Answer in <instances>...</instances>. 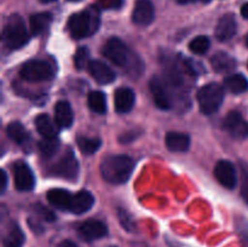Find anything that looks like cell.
<instances>
[{
  "mask_svg": "<svg viewBox=\"0 0 248 247\" xmlns=\"http://www.w3.org/2000/svg\"><path fill=\"white\" fill-rule=\"evenodd\" d=\"M52 22V15L50 12H39L31 16V31L33 35H41L45 33Z\"/></svg>",
  "mask_w": 248,
  "mask_h": 247,
  "instance_id": "24",
  "label": "cell"
},
{
  "mask_svg": "<svg viewBox=\"0 0 248 247\" xmlns=\"http://www.w3.org/2000/svg\"><path fill=\"white\" fill-rule=\"evenodd\" d=\"M155 9L152 0H137L132 11L133 23L138 26H148L154 21Z\"/></svg>",
  "mask_w": 248,
  "mask_h": 247,
  "instance_id": "13",
  "label": "cell"
},
{
  "mask_svg": "<svg viewBox=\"0 0 248 247\" xmlns=\"http://www.w3.org/2000/svg\"><path fill=\"white\" fill-rule=\"evenodd\" d=\"M240 169H241V195L244 200L248 205V165L246 162H240Z\"/></svg>",
  "mask_w": 248,
  "mask_h": 247,
  "instance_id": "32",
  "label": "cell"
},
{
  "mask_svg": "<svg viewBox=\"0 0 248 247\" xmlns=\"http://www.w3.org/2000/svg\"><path fill=\"white\" fill-rule=\"evenodd\" d=\"M137 133H138L137 131L126 132V133H124L120 138H119V140H120L121 143H130V142H132L133 139H136V138H137Z\"/></svg>",
  "mask_w": 248,
  "mask_h": 247,
  "instance_id": "36",
  "label": "cell"
},
{
  "mask_svg": "<svg viewBox=\"0 0 248 247\" xmlns=\"http://www.w3.org/2000/svg\"><path fill=\"white\" fill-rule=\"evenodd\" d=\"M211 46V41L207 36L199 35L190 41L189 44V50L195 55H205Z\"/></svg>",
  "mask_w": 248,
  "mask_h": 247,
  "instance_id": "30",
  "label": "cell"
},
{
  "mask_svg": "<svg viewBox=\"0 0 248 247\" xmlns=\"http://www.w3.org/2000/svg\"><path fill=\"white\" fill-rule=\"evenodd\" d=\"M6 133L10 139L14 140L17 144H26L29 140V135L27 132L26 127L18 121H14V123L9 124V126L6 127Z\"/></svg>",
  "mask_w": 248,
  "mask_h": 247,
  "instance_id": "26",
  "label": "cell"
},
{
  "mask_svg": "<svg viewBox=\"0 0 248 247\" xmlns=\"http://www.w3.org/2000/svg\"><path fill=\"white\" fill-rule=\"evenodd\" d=\"M55 121L58 127L68 128L73 125L74 114L72 106L67 101H60L55 106Z\"/></svg>",
  "mask_w": 248,
  "mask_h": 247,
  "instance_id": "18",
  "label": "cell"
},
{
  "mask_svg": "<svg viewBox=\"0 0 248 247\" xmlns=\"http://www.w3.org/2000/svg\"><path fill=\"white\" fill-rule=\"evenodd\" d=\"M165 142L166 147L174 153H186L190 147V137L182 132H169Z\"/></svg>",
  "mask_w": 248,
  "mask_h": 247,
  "instance_id": "20",
  "label": "cell"
},
{
  "mask_svg": "<svg viewBox=\"0 0 248 247\" xmlns=\"http://www.w3.org/2000/svg\"><path fill=\"white\" fill-rule=\"evenodd\" d=\"M101 24V11L98 6H90L72 15L68 21V31L73 39H85L93 35Z\"/></svg>",
  "mask_w": 248,
  "mask_h": 247,
  "instance_id": "2",
  "label": "cell"
},
{
  "mask_svg": "<svg viewBox=\"0 0 248 247\" xmlns=\"http://www.w3.org/2000/svg\"><path fill=\"white\" fill-rule=\"evenodd\" d=\"M2 44L9 50H18L29 41V34L23 18L19 15H11L2 27Z\"/></svg>",
  "mask_w": 248,
  "mask_h": 247,
  "instance_id": "4",
  "label": "cell"
},
{
  "mask_svg": "<svg viewBox=\"0 0 248 247\" xmlns=\"http://www.w3.org/2000/svg\"><path fill=\"white\" fill-rule=\"evenodd\" d=\"M215 177L220 185L224 188L232 189L237 184V173L235 166L229 160H219L215 166Z\"/></svg>",
  "mask_w": 248,
  "mask_h": 247,
  "instance_id": "11",
  "label": "cell"
},
{
  "mask_svg": "<svg viewBox=\"0 0 248 247\" xmlns=\"http://www.w3.org/2000/svg\"><path fill=\"white\" fill-rule=\"evenodd\" d=\"M177 1H178V4L186 5V4H193V2H196V1H201V2H210L211 0H177Z\"/></svg>",
  "mask_w": 248,
  "mask_h": 247,
  "instance_id": "39",
  "label": "cell"
},
{
  "mask_svg": "<svg viewBox=\"0 0 248 247\" xmlns=\"http://www.w3.org/2000/svg\"><path fill=\"white\" fill-rule=\"evenodd\" d=\"M223 127L230 133V136L236 139H244L248 137V121L236 110H232L225 116L223 121Z\"/></svg>",
  "mask_w": 248,
  "mask_h": 247,
  "instance_id": "10",
  "label": "cell"
},
{
  "mask_svg": "<svg viewBox=\"0 0 248 247\" xmlns=\"http://www.w3.org/2000/svg\"><path fill=\"white\" fill-rule=\"evenodd\" d=\"M102 9L118 10L124 5V0H99Z\"/></svg>",
  "mask_w": 248,
  "mask_h": 247,
  "instance_id": "35",
  "label": "cell"
},
{
  "mask_svg": "<svg viewBox=\"0 0 248 247\" xmlns=\"http://www.w3.org/2000/svg\"><path fill=\"white\" fill-rule=\"evenodd\" d=\"M24 237L23 232L19 228L17 223L12 222L9 224L6 232H5L4 237H2V246L4 247H22L24 244Z\"/></svg>",
  "mask_w": 248,
  "mask_h": 247,
  "instance_id": "22",
  "label": "cell"
},
{
  "mask_svg": "<svg viewBox=\"0 0 248 247\" xmlns=\"http://www.w3.org/2000/svg\"><path fill=\"white\" fill-rule=\"evenodd\" d=\"M241 237L244 247H248V230H245V232H241Z\"/></svg>",
  "mask_w": 248,
  "mask_h": 247,
  "instance_id": "40",
  "label": "cell"
},
{
  "mask_svg": "<svg viewBox=\"0 0 248 247\" xmlns=\"http://www.w3.org/2000/svg\"><path fill=\"white\" fill-rule=\"evenodd\" d=\"M90 62H91V61H90L89 48L86 47L78 48V51L75 52V56H74V63L77 69L82 70L85 69V68H89Z\"/></svg>",
  "mask_w": 248,
  "mask_h": 247,
  "instance_id": "31",
  "label": "cell"
},
{
  "mask_svg": "<svg viewBox=\"0 0 248 247\" xmlns=\"http://www.w3.org/2000/svg\"><path fill=\"white\" fill-rule=\"evenodd\" d=\"M87 106L93 113L96 114H106L107 111V98L106 94L102 91H92L90 92L87 97Z\"/></svg>",
  "mask_w": 248,
  "mask_h": 247,
  "instance_id": "27",
  "label": "cell"
},
{
  "mask_svg": "<svg viewBox=\"0 0 248 247\" xmlns=\"http://www.w3.org/2000/svg\"><path fill=\"white\" fill-rule=\"evenodd\" d=\"M170 244H171V246H172V247H183V246H182V245L177 244L176 241H173V242H170Z\"/></svg>",
  "mask_w": 248,
  "mask_h": 247,
  "instance_id": "42",
  "label": "cell"
},
{
  "mask_svg": "<svg viewBox=\"0 0 248 247\" xmlns=\"http://www.w3.org/2000/svg\"><path fill=\"white\" fill-rule=\"evenodd\" d=\"M68 1H79V0H68Z\"/></svg>",
  "mask_w": 248,
  "mask_h": 247,
  "instance_id": "45",
  "label": "cell"
},
{
  "mask_svg": "<svg viewBox=\"0 0 248 247\" xmlns=\"http://www.w3.org/2000/svg\"><path fill=\"white\" fill-rule=\"evenodd\" d=\"M241 15L244 18L248 19V2H246V4H244L241 6Z\"/></svg>",
  "mask_w": 248,
  "mask_h": 247,
  "instance_id": "41",
  "label": "cell"
},
{
  "mask_svg": "<svg viewBox=\"0 0 248 247\" xmlns=\"http://www.w3.org/2000/svg\"><path fill=\"white\" fill-rule=\"evenodd\" d=\"M135 169V161L127 155H109L101 164V173L104 181L110 184H124L130 179Z\"/></svg>",
  "mask_w": 248,
  "mask_h": 247,
  "instance_id": "3",
  "label": "cell"
},
{
  "mask_svg": "<svg viewBox=\"0 0 248 247\" xmlns=\"http://www.w3.org/2000/svg\"><path fill=\"white\" fill-rule=\"evenodd\" d=\"M78 232L84 241L91 242L106 236L108 234V227L102 220L89 219L80 225Z\"/></svg>",
  "mask_w": 248,
  "mask_h": 247,
  "instance_id": "12",
  "label": "cell"
},
{
  "mask_svg": "<svg viewBox=\"0 0 248 247\" xmlns=\"http://www.w3.org/2000/svg\"><path fill=\"white\" fill-rule=\"evenodd\" d=\"M77 143L82 154L92 155L101 148L102 140L99 138H90L80 136V137L77 138Z\"/></svg>",
  "mask_w": 248,
  "mask_h": 247,
  "instance_id": "28",
  "label": "cell"
},
{
  "mask_svg": "<svg viewBox=\"0 0 248 247\" xmlns=\"http://www.w3.org/2000/svg\"><path fill=\"white\" fill-rule=\"evenodd\" d=\"M149 89L152 92L153 99L155 102V106L160 109H164V110L173 108L176 106L174 104L176 98L181 97L182 99H184V97H186L182 92L177 91L173 87L170 86L169 82L162 77H153L149 82Z\"/></svg>",
  "mask_w": 248,
  "mask_h": 247,
  "instance_id": "5",
  "label": "cell"
},
{
  "mask_svg": "<svg viewBox=\"0 0 248 247\" xmlns=\"http://www.w3.org/2000/svg\"><path fill=\"white\" fill-rule=\"evenodd\" d=\"M60 149V140L57 138H44L39 143V150L45 159H50Z\"/></svg>",
  "mask_w": 248,
  "mask_h": 247,
  "instance_id": "29",
  "label": "cell"
},
{
  "mask_svg": "<svg viewBox=\"0 0 248 247\" xmlns=\"http://www.w3.org/2000/svg\"><path fill=\"white\" fill-rule=\"evenodd\" d=\"M246 45H247V47H248V34H247V36H246Z\"/></svg>",
  "mask_w": 248,
  "mask_h": 247,
  "instance_id": "44",
  "label": "cell"
},
{
  "mask_svg": "<svg viewBox=\"0 0 248 247\" xmlns=\"http://www.w3.org/2000/svg\"><path fill=\"white\" fill-rule=\"evenodd\" d=\"M34 212L41 218V219L46 220V222H53L56 219V215L51 210H48L45 206L40 205V203H36L34 205Z\"/></svg>",
  "mask_w": 248,
  "mask_h": 247,
  "instance_id": "33",
  "label": "cell"
},
{
  "mask_svg": "<svg viewBox=\"0 0 248 247\" xmlns=\"http://www.w3.org/2000/svg\"><path fill=\"white\" fill-rule=\"evenodd\" d=\"M104 57L108 58L111 63L123 68L131 77H138L143 73L144 65L142 60L136 55L121 39L110 38L102 48Z\"/></svg>",
  "mask_w": 248,
  "mask_h": 247,
  "instance_id": "1",
  "label": "cell"
},
{
  "mask_svg": "<svg viewBox=\"0 0 248 247\" xmlns=\"http://www.w3.org/2000/svg\"><path fill=\"white\" fill-rule=\"evenodd\" d=\"M58 247H78V245L74 241H70V240H64V241L58 245Z\"/></svg>",
  "mask_w": 248,
  "mask_h": 247,
  "instance_id": "38",
  "label": "cell"
},
{
  "mask_svg": "<svg viewBox=\"0 0 248 247\" xmlns=\"http://www.w3.org/2000/svg\"><path fill=\"white\" fill-rule=\"evenodd\" d=\"M48 174L53 177L74 181L79 176V162L72 149L67 150L55 165L48 169Z\"/></svg>",
  "mask_w": 248,
  "mask_h": 247,
  "instance_id": "8",
  "label": "cell"
},
{
  "mask_svg": "<svg viewBox=\"0 0 248 247\" xmlns=\"http://www.w3.org/2000/svg\"><path fill=\"white\" fill-rule=\"evenodd\" d=\"M224 90L216 82L205 85L198 92V102L200 111L205 115L215 114L224 101Z\"/></svg>",
  "mask_w": 248,
  "mask_h": 247,
  "instance_id": "6",
  "label": "cell"
},
{
  "mask_svg": "<svg viewBox=\"0 0 248 247\" xmlns=\"http://www.w3.org/2000/svg\"><path fill=\"white\" fill-rule=\"evenodd\" d=\"M136 96L135 92L128 87H120L114 93V104H115V110L119 114H126L132 110L135 106Z\"/></svg>",
  "mask_w": 248,
  "mask_h": 247,
  "instance_id": "17",
  "label": "cell"
},
{
  "mask_svg": "<svg viewBox=\"0 0 248 247\" xmlns=\"http://www.w3.org/2000/svg\"><path fill=\"white\" fill-rule=\"evenodd\" d=\"M211 64L218 73H229L236 68V60L228 52H216L211 57Z\"/></svg>",
  "mask_w": 248,
  "mask_h": 247,
  "instance_id": "21",
  "label": "cell"
},
{
  "mask_svg": "<svg viewBox=\"0 0 248 247\" xmlns=\"http://www.w3.org/2000/svg\"><path fill=\"white\" fill-rule=\"evenodd\" d=\"M118 216H119V219H120L121 225H123L127 232H133V230H135V223H133L132 218H131V216L128 215L127 211L123 210V208H119Z\"/></svg>",
  "mask_w": 248,
  "mask_h": 247,
  "instance_id": "34",
  "label": "cell"
},
{
  "mask_svg": "<svg viewBox=\"0 0 248 247\" xmlns=\"http://www.w3.org/2000/svg\"><path fill=\"white\" fill-rule=\"evenodd\" d=\"M15 188L18 191H31L35 186V177L31 167L24 161H16L14 165Z\"/></svg>",
  "mask_w": 248,
  "mask_h": 247,
  "instance_id": "9",
  "label": "cell"
},
{
  "mask_svg": "<svg viewBox=\"0 0 248 247\" xmlns=\"http://www.w3.org/2000/svg\"><path fill=\"white\" fill-rule=\"evenodd\" d=\"M41 2H44V4H48V2H53L56 1V0H40Z\"/></svg>",
  "mask_w": 248,
  "mask_h": 247,
  "instance_id": "43",
  "label": "cell"
},
{
  "mask_svg": "<svg viewBox=\"0 0 248 247\" xmlns=\"http://www.w3.org/2000/svg\"><path fill=\"white\" fill-rule=\"evenodd\" d=\"M237 23L235 16L232 14H227L222 16L216 27V38L219 41H228L232 39L236 34Z\"/></svg>",
  "mask_w": 248,
  "mask_h": 247,
  "instance_id": "15",
  "label": "cell"
},
{
  "mask_svg": "<svg viewBox=\"0 0 248 247\" xmlns=\"http://www.w3.org/2000/svg\"><path fill=\"white\" fill-rule=\"evenodd\" d=\"M6 186H7V174L4 170H1V171H0V191H1V194L5 193Z\"/></svg>",
  "mask_w": 248,
  "mask_h": 247,
  "instance_id": "37",
  "label": "cell"
},
{
  "mask_svg": "<svg viewBox=\"0 0 248 247\" xmlns=\"http://www.w3.org/2000/svg\"><path fill=\"white\" fill-rule=\"evenodd\" d=\"M47 200L53 207L58 208V210L63 211V212H70V208H72V202L73 198H74V194L70 193L67 189H51L47 191Z\"/></svg>",
  "mask_w": 248,
  "mask_h": 247,
  "instance_id": "14",
  "label": "cell"
},
{
  "mask_svg": "<svg viewBox=\"0 0 248 247\" xmlns=\"http://www.w3.org/2000/svg\"><path fill=\"white\" fill-rule=\"evenodd\" d=\"M224 86L232 93H244L248 91V80L244 74H232L225 77Z\"/></svg>",
  "mask_w": 248,
  "mask_h": 247,
  "instance_id": "25",
  "label": "cell"
},
{
  "mask_svg": "<svg viewBox=\"0 0 248 247\" xmlns=\"http://www.w3.org/2000/svg\"><path fill=\"white\" fill-rule=\"evenodd\" d=\"M55 75L52 65L47 61L31 60L23 64L21 69V77L29 82L48 81Z\"/></svg>",
  "mask_w": 248,
  "mask_h": 247,
  "instance_id": "7",
  "label": "cell"
},
{
  "mask_svg": "<svg viewBox=\"0 0 248 247\" xmlns=\"http://www.w3.org/2000/svg\"><path fill=\"white\" fill-rule=\"evenodd\" d=\"M57 124L51 120L47 114H40L35 118V128L44 138H57Z\"/></svg>",
  "mask_w": 248,
  "mask_h": 247,
  "instance_id": "23",
  "label": "cell"
},
{
  "mask_svg": "<svg viewBox=\"0 0 248 247\" xmlns=\"http://www.w3.org/2000/svg\"><path fill=\"white\" fill-rule=\"evenodd\" d=\"M89 72L92 77L102 85L110 84L116 77L114 70L101 61H91L89 64Z\"/></svg>",
  "mask_w": 248,
  "mask_h": 247,
  "instance_id": "16",
  "label": "cell"
},
{
  "mask_svg": "<svg viewBox=\"0 0 248 247\" xmlns=\"http://www.w3.org/2000/svg\"><path fill=\"white\" fill-rule=\"evenodd\" d=\"M94 205V196L90 191L81 190L79 193L74 194L72 202V208L70 212L74 215H82L92 208Z\"/></svg>",
  "mask_w": 248,
  "mask_h": 247,
  "instance_id": "19",
  "label": "cell"
}]
</instances>
